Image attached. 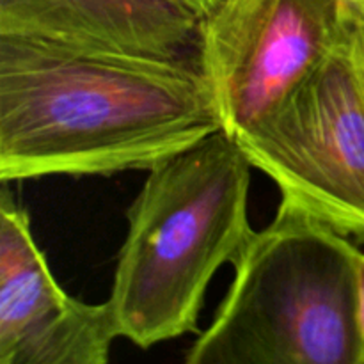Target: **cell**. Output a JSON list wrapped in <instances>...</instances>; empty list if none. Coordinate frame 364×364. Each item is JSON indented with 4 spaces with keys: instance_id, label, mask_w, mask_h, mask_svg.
I'll list each match as a JSON object with an SVG mask.
<instances>
[{
    "instance_id": "6da1fadb",
    "label": "cell",
    "mask_w": 364,
    "mask_h": 364,
    "mask_svg": "<svg viewBox=\"0 0 364 364\" xmlns=\"http://www.w3.org/2000/svg\"><path fill=\"white\" fill-rule=\"evenodd\" d=\"M220 130L198 59L0 34L4 183L149 171Z\"/></svg>"
},
{
    "instance_id": "7a4b0ae2",
    "label": "cell",
    "mask_w": 364,
    "mask_h": 364,
    "mask_svg": "<svg viewBox=\"0 0 364 364\" xmlns=\"http://www.w3.org/2000/svg\"><path fill=\"white\" fill-rule=\"evenodd\" d=\"M251 169L220 130L148 171L107 299L119 338L149 348L198 331L210 281L255 233Z\"/></svg>"
},
{
    "instance_id": "3957f363",
    "label": "cell",
    "mask_w": 364,
    "mask_h": 364,
    "mask_svg": "<svg viewBox=\"0 0 364 364\" xmlns=\"http://www.w3.org/2000/svg\"><path fill=\"white\" fill-rule=\"evenodd\" d=\"M359 256L347 235L281 198L185 363L364 364Z\"/></svg>"
},
{
    "instance_id": "277c9868",
    "label": "cell",
    "mask_w": 364,
    "mask_h": 364,
    "mask_svg": "<svg viewBox=\"0 0 364 364\" xmlns=\"http://www.w3.org/2000/svg\"><path fill=\"white\" fill-rule=\"evenodd\" d=\"M237 142L281 198L364 240V89L347 28L322 63Z\"/></svg>"
},
{
    "instance_id": "5b68a950",
    "label": "cell",
    "mask_w": 364,
    "mask_h": 364,
    "mask_svg": "<svg viewBox=\"0 0 364 364\" xmlns=\"http://www.w3.org/2000/svg\"><path fill=\"white\" fill-rule=\"evenodd\" d=\"M343 0H219L201 20L198 63L223 128L238 137L338 45Z\"/></svg>"
},
{
    "instance_id": "8992f818",
    "label": "cell",
    "mask_w": 364,
    "mask_h": 364,
    "mask_svg": "<svg viewBox=\"0 0 364 364\" xmlns=\"http://www.w3.org/2000/svg\"><path fill=\"white\" fill-rule=\"evenodd\" d=\"M203 16L183 0H0V34L198 59Z\"/></svg>"
},
{
    "instance_id": "52a82bcc",
    "label": "cell",
    "mask_w": 364,
    "mask_h": 364,
    "mask_svg": "<svg viewBox=\"0 0 364 364\" xmlns=\"http://www.w3.org/2000/svg\"><path fill=\"white\" fill-rule=\"evenodd\" d=\"M75 297L50 272L27 212L4 187L0 201V364L27 338L66 315Z\"/></svg>"
},
{
    "instance_id": "ba28073f",
    "label": "cell",
    "mask_w": 364,
    "mask_h": 364,
    "mask_svg": "<svg viewBox=\"0 0 364 364\" xmlns=\"http://www.w3.org/2000/svg\"><path fill=\"white\" fill-rule=\"evenodd\" d=\"M119 338L109 301L75 299L66 315L20 343L6 364H105Z\"/></svg>"
},
{
    "instance_id": "9c48e42d",
    "label": "cell",
    "mask_w": 364,
    "mask_h": 364,
    "mask_svg": "<svg viewBox=\"0 0 364 364\" xmlns=\"http://www.w3.org/2000/svg\"><path fill=\"white\" fill-rule=\"evenodd\" d=\"M343 20L350 43L352 57L358 68L359 78L364 89V6L343 0Z\"/></svg>"
},
{
    "instance_id": "30bf717a",
    "label": "cell",
    "mask_w": 364,
    "mask_h": 364,
    "mask_svg": "<svg viewBox=\"0 0 364 364\" xmlns=\"http://www.w3.org/2000/svg\"><path fill=\"white\" fill-rule=\"evenodd\" d=\"M183 2L188 4L192 9L198 11L201 16H205L206 13H210V11L217 6V2H219V0H183Z\"/></svg>"
},
{
    "instance_id": "8fae6325",
    "label": "cell",
    "mask_w": 364,
    "mask_h": 364,
    "mask_svg": "<svg viewBox=\"0 0 364 364\" xmlns=\"http://www.w3.org/2000/svg\"><path fill=\"white\" fill-rule=\"evenodd\" d=\"M359 299H361V322L364 329V255L359 256Z\"/></svg>"
},
{
    "instance_id": "7c38bea8",
    "label": "cell",
    "mask_w": 364,
    "mask_h": 364,
    "mask_svg": "<svg viewBox=\"0 0 364 364\" xmlns=\"http://www.w3.org/2000/svg\"><path fill=\"white\" fill-rule=\"evenodd\" d=\"M347 2H352V4H359V6H364V0H347Z\"/></svg>"
}]
</instances>
